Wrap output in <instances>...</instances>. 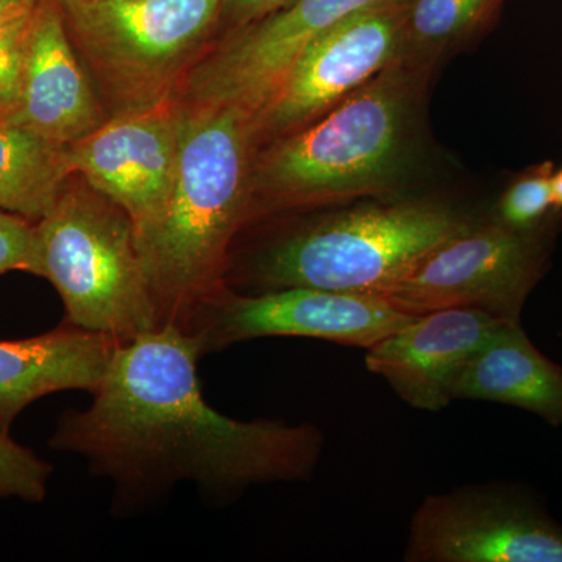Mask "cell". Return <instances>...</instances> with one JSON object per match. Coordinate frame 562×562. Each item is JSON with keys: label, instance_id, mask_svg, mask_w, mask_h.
<instances>
[{"label": "cell", "instance_id": "1", "mask_svg": "<svg viewBox=\"0 0 562 562\" xmlns=\"http://www.w3.org/2000/svg\"><path fill=\"white\" fill-rule=\"evenodd\" d=\"M198 339L165 324L121 342L85 412H66L49 446L80 454L136 509L181 483L225 498L255 484L312 479L324 435L312 424L238 420L203 397Z\"/></svg>", "mask_w": 562, "mask_h": 562}, {"label": "cell", "instance_id": "2", "mask_svg": "<svg viewBox=\"0 0 562 562\" xmlns=\"http://www.w3.org/2000/svg\"><path fill=\"white\" fill-rule=\"evenodd\" d=\"M257 150L249 111L181 101L171 199L157 227L136 243L161 325L183 327L192 310L224 286L233 238L250 220Z\"/></svg>", "mask_w": 562, "mask_h": 562}, {"label": "cell", "instance_id": "3", "mask_svg": "<svg viewBox=\"0 0 562 562\" xmlns=\"http://www.w3.org/2000/svg\"><path fill=\"white\" fill-rule=\"evenodd\" d=\"M427 68L402 57L301 131L260 147L251 216L379 194L405 162Z\"/></svg>", "mask_w": 562, "mask_h": 562}, {"label": "cell", "instance_id": "4", "mask_svg": "<svg viewBox=\"0 0 562 562\" xmlns=\"http://www.w3.org/2000/svg\"><path fill=\"white\" fill-rule=\"evenodd\" d=\"M40 277L54 284L66 324L127 342L161 327L128 214L72 173L35 222Z\"/></svg>", "mask_w": 562, "mask_h": 562}, {"label": "cell", "instance_id": "5", "mask_svg": "<svg viewBox=\"0 0 562 562\" xmlns=\"http://www.w3.org/2000/svg\"><path fill=\"white\" fill-rule=\"evenodd\" d=\"M471 227L452 206L439 202L361 205L280 236L255 257L249 280L265 291L314 288L376 294Z\"/></svg>", "mask_w": 562, "mask_h": 562}, {"label": "cell", "instance_id": "6", "mask_svg": "<svg viewBox=\"0 0 562 562\" xmlns=\"http://www.w3.org/2000/svg\"><path fill=\"white\" fill-rule=\"evenodd\" d=\"M113 114L179 99L220 32L221 0H57Z\"/></svg>", "mask_w": 562, "mask_h": 562}, {"label": "cell", "instance_id": "7", "mask_svg": "<svg viewBox=\"0 0 562 562\" xmlns=\"http://www.w3.org/2000/svg\"><path fill=\"white\" fill-rule=\"evenodd\" d=\"M542 236L513 232L497 222L472 225L376 295L412 316L475 308L520 324L525 302L542 276Z\"/></svg>", "mask_w": 562, "mask_h": 562}, {"label": "cell", "instance_id": "8", "mask_svg": "<svg viewBox=\"0 0 562 562\" xmlns=\"http://www.w3.org/2000/svg\"><path fill=\"white\" fill-rule=\"evenodd\" d=\"M413 317L376 294L286 288L243 295L224 284L192 310L181 328L198 339L203 357L233 344L272 336L369 349Z\"/></svg>", "mask_w": 562, "mask_h": 562}, {"label": "cell", "instance_id": "9", "mask_svg": "<svg viewBox=\"0 0 562 562\" xmlns=\"http://www.w3.org/2000/svg\"><path fill=\"white\" fill-rule=\"evenodd\" d=\"M405 54V0H386L322 32L254 114L258 149L319 120Z\"/></svg>", "mask_w": 562, "mask_h": 562}, {"label": "cell", "instance_id": "10", "mask_svg": "<svg viewBox=\"0 0 562 562\" xmlns=\"http://www.w3.org/2000/svg\"><path fill=\"white\" fill-rule=\"evenodd\" d=\"M408 562H562V527L524 495L464 487L414 513Z\"/></svg>", "mask_w": 562, "mask_h": 562}, {"label": "cell", "instance_id": "11", "mask_svg": "<svg viewBox=\"0 0 562 562\" xmlns=\"http://www.w3.org/2000/svg\"><path fill=\"white\" fill-rule=\"evenodd\" d=\"M382 2L386 0H292L271 16L222 35L188 74L180 98L255 114L316 36Z\"/></svg>", "mask_w": 562, "mask_h": 562}, {"label": "cell", "instance_id": "12", "mask_svg": "<svg viewBox=\"0 0 562 562\" xmlns=\"http://www.w3.org/2000/svg\"><path fill=\"white\" fill-rule=\"evenodd\" d=\"M181 101L110 116L87 138L66 147L70 172L121 206L136 243L161 221L176 183Z\"/></svg>", "mask_w": 562, "mask_h": 562}, {"label": "cell", "instance_id": "13", "mask_svg": "<svg viewBox=\"0 0 562 562\" xmlns=\"http://www.w3.org/2000/svg\"><path fill=\"white\" fill-rule=\"evenodd\" d=\"M109 117L69 38L57 0H38L25 38L20 98L7 122L68 147Z\"/></svg>", "mask_w": 562, "mask_h": 562}, {"label": "cell", "instance_id": "14", "mask_svg": "<svg viewBox=\"0 0 562 562\" xmlns=\"http://www.w3.org/2000/svg\"><path fill=\"white\" fill-rule=\"evenodd\" d=\"M503 324L475 308L420 314L369 347L366 368L413 408L438 413L453 402L452 386L462 366Z\"/></svg>", "mask_w": 562, "mask_h": 562}, {"label": "cell", "instance_id": "15", "mask_svg": "<svg viewBox=\"0 0 562 562\" xmlns=\"http://www.w3.org/2000/svg\"><path fill=\"white\" fill-rule=\"evenodd\" d=\"M120 344L66 322L35 338L0 341V431L10 435L18 416L46 395L69 390L92 394Z\"/></svg>", "mask_w": 562, "mask_h": 562}, {"label": "cell", "instance_id": "16", "mask_svg": "<svg viewBox=\"0 0 562 562\" xmlns=\"http://www.w3.org/2000/svg\"><path fill=\"white\" fill-rule=\"evenodd\" d=\"M453 401L503 403L562 425V368L536 349L520 324H503L462 366Z\"/></svg>", "mask_w": 562, "mask_h": 562}, {"label": "cell", "instance_id": "17", "mask_svg": "<svg viewBox=\"0 0 562 562\" xmlns=\"http://www.w3.org/2000/svg\"><path fill=\"white\" fill-rule=\"evenodd\" d=\"M70 176L66 147L0 121V210L38 222Z\"/></svg>", "mask_w": 562, "mask_h": 562}, {"label": "cell", "instance_id": "18", "mask_svg": "<svg viewBox=\"0 0 562 562\" xmlns=\"http://www.w3.org/2000/svg\"><path fill=\"white\" fill-rule=\"evenodd\" d=\"M502 0H405V54L417 65L439 55L486 24Z\"/></svg>", "mask_w": 562, "mask_h": 562}, {"label": "cell", "instance_id": "19", "mask_svg": "<svg viewBox=\"0 0 562 562\" xmlns=\"http://www.w3.org/2000/svg\"><path fill=\"white\" fill-rule=\"evenodd\" d=\"M553 162L532 166L509 183L497 203V224L524 235L546 231L553 214Z\"/></svg>", "mask_w": 562, "mask_h": 562}, {"label": "cell", "instance_id": "20", "mask_svg": "<svg viewBox=\"0 0 562 562\" xmlns=\"http://www.w3.org/2000/svg\"><path fill=\"white\" fill-rule=\"evenodd\" d=\"M52 471L49 462L0 431V498L43 502L47 497Z\"/></svg>", "mask_w": 562, "mask_h": 562}, {"label": "cell", "instance_id": "21", "mask_svg": "<svg viewBox=\"0 0 562 562\" xmlns=\"http://www.w3.org/2000/svg\"><path fill=\"white\" fill-rule=\"evenodd\" d=\"M33 9L0 22V121L10 120L20 98L22 60Z\"/></svg>", "mask_w": 562, "mask_h": 562}, {"label": "cell", "instance_id": "22", "mask_svg": "<svg viewBox=\"0 0 562 562\" xmlns=\"http://www.w3.org/2000/svg\"><path fill=\"white\" fill-rule=\"evenodd\" d=\"M10 271L38 276L35 222L0 210V273Z\"/></svg>", "mask_w": 562, "mask_h": 562}, {"label": "cell", "instance_id": "23", "mask_svg": "<svg viewBox=\"0 0 562 562\" xmlns=\"http://www.w3.org/2000/svg\"><path fill=\"white\" fill-rule=\"evenodd\" d=\"M292 0H221L220 32L239 31L290 5Z\"/></svg>", "mask_w": 562, "mask_h": 562}, {"label": "cell", "instance_id": "24", "mask_svg": "<svg viewBox=\"0 0 562 562\" xmlns=\"http://www.w3.org/2000/svg\"><path fill=\"white\" fill-rule=\"evenodd\" d=\"M36 2L38 0H0V22L32 10Z\"/></svg>", "mask_w": 562, "mask_h": 562}, {"label": "cell", "instance_id": "25", "mask_svg": "<svg viewBox=\"0 0 562 562\" xmlns=\"http://www.w3.org/2000/svg\"><path fill=\"white\" fill-rule=\"evenodd\" d=\"M553 205L554 210L562 211V168L553 172Z\"/></svg>", "mask_w": 562, "mask_h": 562}]
</instances>
